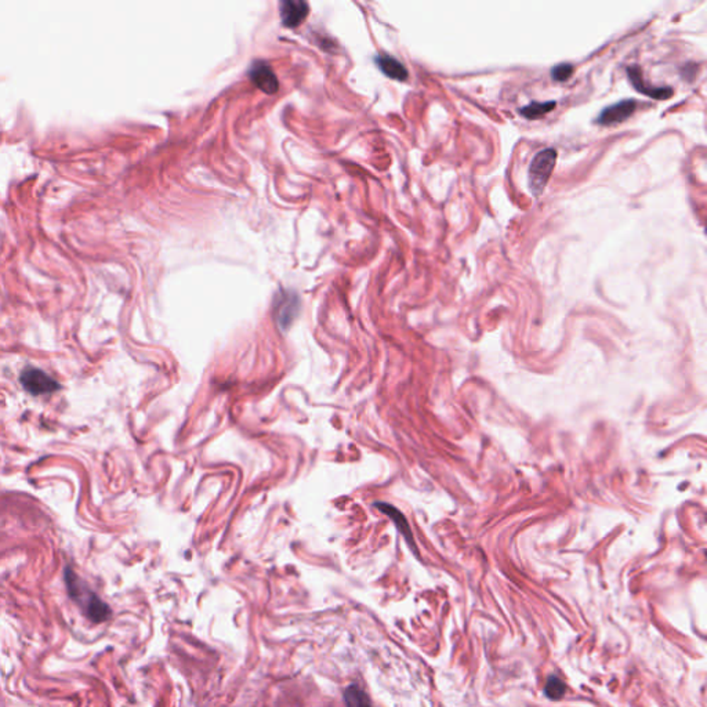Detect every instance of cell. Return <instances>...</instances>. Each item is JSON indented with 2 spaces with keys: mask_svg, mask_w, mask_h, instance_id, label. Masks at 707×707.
Returning a JSON list of instances; mask_svg holds the SVG:
<instances>
[{
  "mask_svg": "<svg viewBox=\"0 0 707 707\" xmlns=\"http://www.w3.org/2000/svg\"><path fill=\"white\" fill-rule=\"evenodd\" d=\"M249 78L253 84L267 94H273L279 89V81L271 65L263 60L254 61L249 69Z\"/></svg>",
  "mask_w": 707,
  "mask_h": 707,
  "instance_id": "obj_4",
  "label": "cell"
},
{
  "mask_svg": "<svg viewBox=\"0 0 707 707\" xmlns=\"http://www.w3.org/2000/svg\"><path fill=\"white\" fill-rule=\"evenodd\" d=\"M310 11L308 3L302 0H283L281 3V20L288 28H296L304 23Z\"/></svg>",
  "mask_w": 707,
  "mask_h": 707,
  "instance_id": "obj_7",
  "label": "cell"
},
{
  "mask_svg": "<svg viewBox=\"0 0 707 707\" xmlns=\"http://www.w3.org/2000/svg\"><path fill=\"white\" fill-rule=\"evenodd\" d=\"M65 584L69 597L81 606L87 619L94 623L108 621L112 615L108 604L93 593L71 568H65Z\"/></svg>",
  "mask_w": 707,
  "mask_h": 707,
  "instance_id": "obj_1",
  "label": "cell"
},
{
  "mask_svg": "<svg viewBox=\"0 0 707 707\" xmlns=\"http://www.w3.org/2000/svg\"><path fill=\"white\" fill-rule=\"evenodd\" d=\"M635 108L637 103L634 100H623L621 103H616L611 107L602 109L596 123H599L601 126H612L622 123L634 113Z\"/></svg>",
  "mask_w": 707,
  "mask_h": 707,
  "instance_id": "obj_5",
  "label": "cell"
},
{
  "mask_svg": "<svg viewBox=\"0 0 707 707\" xmlns=\"http://www.w3.org/2000/svg\"><path fill=\"white\" fill-rule=\"evenodd\" d=\"M557 162V151L553 148H547L535 155L529 166V188L535 196H539L543 192L554 166Z\"/></svg>",
  "mask_w": 707,
  "mask_h": 707,
  "instance_id": "obj_2",
  "label": "cell"
},
{
  "mask_svg": "<svg viewBox=\"0 0 707 707\" xmlns=\"http://www.w3.org/2000/svg\"><path fill=\"white\" fill-rule=\"evenodd\" d=\"M627 75L631 84L637 91H640L644 96H648L655 100H667L673 96V89L672 87H653L647 84L643 78V71L638 67H628L627 68Z\"/></svg>",
  "mask_w": 707,
  "mask_h": 707,
  "instance_id": "obj_6",
  "label": "cell"
},
{
  "mask_svg": "<svg viewBox=\"0 0 707 707\" xmlns=\"http://www.w3.org/2000/svg\"><path fill=\"white\" fill-rule=\"evenodd\" d=\"M20 381L26 391L35 397L52 394L61 388L58 381L38 368H26L20 376Z\"/></svg>",
  "mask_w": 707,
  "mask_h": 707,
  "instance_id": "obj_3",
  "label": "cell"
},
{
  "mask_svg": "<svg viewBox=\"0 0 707 707\" xmlns=\"http://www.w3.org/2000/svg\"><path fill=\"white\" fill-rule=\"evenodd\" d=\"M376 62L381 72L394 81L404 82L408 79V69L400 62L397 58L388 55H380L376 58Z\"/></svg>",
  "mask_w": 707,
  "mask_h": 707,
  "instance_id": "obj_9",
  "label": "cell"
},
{
  "mask_svg": "<svg viewBox=\"0 0 707 707\" xmlns=\"http://www.w3.org/2000/svg\"><path fill=\"white\" fill-rule=\"evenodd\" d=\"M300 302L298 296L292 293H282L281 298L276 301L275 310H276V318L282 327H288L292 321L293 317L299 311Z\"/></svg>",
  "mask_w": 707,
  "mask_h": 707,
  "instance_id": "obj_8",
  "label": "cell"
},
{
  "mask_svg": "<svg viewBox=\"0 0 707 707\" xmlns=\"http://www.w3.org/2000/svg\"><path fill=\"white\" fill-rule=\"evenodd\" d=\"M555 103L554 101H547V103H531L529 106L524 107V108L519 109V113L526 118V119H538L541 116H543L545 113H548L550 111L555 108Z\"/></svg>",
  "mask_w": 707,
  "mask_h": 707,
  "instance_id": "obj_12",
  "label": "cell"
},
{
  "mask_svg": "<svg viewBox=\"0 0 707 707\" xmlns=\"http://www.w3.org/2000/svg\"><path fill=\"white\" fill-rule=\"evenodd\" d=\"M378 507L380 509L381 511H384L387 516L394 519V522L397 524V528L400 529V532L407 538L408 543L412 545V548H414V542H413V536H412V532H410V528H409L408 521L407 518L404 517L397 509L388 506V504H378Z\"/></svg>",
  "mask_w": 707,
  "mask_h": 707,
  "instance_id": "obj_10",
  "label": "cell"
},
{
  "mask_svg": "<svg viewBox=\"0 0 707 707\" xmlns=\"http://www.w3.org/2000/svg\"><path fill=\"white\" fill-rule=\"evenodd\" d=\"M567 692V685L555 676H551L544 685V695L551 701H560Z\"/></svg>",
  "mask_w": 707,
  "mask_h": 707,
  "instance_id": "obj_13",
  "label": "cell"
},
{
  "mask_svg": "<svg viewBox=\"0 0 707 707\" xmlns=\"http://www.w3.org/2000/svg\"><path fill=\"white\" fill-rule=\"evenodd\" d=\"M346 707H373L368 694L358 685H350L344 692Z\"/></svg>",
  "mask_w": 707,
  "mask_h": 707,
  "instance_id": "obj_11",
  "label": "cell"
},
{
  "mask_svg": "<svg viewBox=\"0 0 707 707\" xmlns=\"http://www.w3.org/2000/svg\"><path fill=\"white\" fill-rule=\"evenodd\" d=\"M572 74H573V65L570 64V62L558 64L551 71V77L557 82H565V81H568L571 78Z\"/></svg>",
  "mask_w": 707,
  "mask_h": 707,
  "instance_id": "obj_14",
  "label": "cell"
}]
</instances>
